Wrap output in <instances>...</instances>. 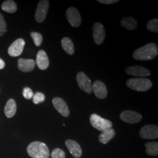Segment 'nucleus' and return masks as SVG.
<instances>
[{"label": "nucleus", "mask_w": 158, "mask_h": 158, "mask_svg": "<svg viewBox=\"0 0 158 158\" xmlns=\"http://www.w3.org/2000/svg\"><path fill=\"white\" fill-rule=\"evenodd\" d=\"M115 135V131L113 128H110L102 132L98 136V140L102 143L107 144L113 139Z\"/></svg>", "instance_id": "20"}, {"label": "nucleus", "mask_w": 158, "mask_h": 158, "mask_svg": "<svg viewBox=\"0 0 158 158\" xmlns=\"http://www.w3.org/2000/svg\"><path fill=\"white\" fill-rule=\"evenodd\" d=\"M36 63L40 70H46L49 67V60L45 51L41 50L38 52Z\"/></svg>", "instance_id": "17"}, {"label": "nucleus", "mask_w": 158, "mask_h": 158, "mask_svg": "<svg viewBox=\"0 0 158 158\" xmlns=\"http://www.w3.org/2000/svg\"><path fill=\"white\" fill-rule=\"evenodd\" d=\"M126 84L131 89L142 92H144L149 90L152 86L151 81L146 78L129 79L127 81Z\"/></svg>", "instance_id": "3"}, {"label": "nucleus", "mask_w": 158, "mask_h": 158, "mask_svg": "<svg viewBox=\"0 0 158 158\" xmlns=\"http://www.w3.org/2000/svg\"><path fill=\"white\" fill-rule=\"evenodd\" d=\"M52 158H65L66 154L62 149L60 148H55L51 153Z\"/></svg>", "instance_id": "26"}, {"label": "nucleus", "mask_w": 158, "mask_h": 158, "mask_svg": "<svg viewBox=\"0 0 158 158\" xmlns=\"http://www.w3.org/2000/svg\"><path fill=\"white\" fill-rule=\"evenodd\" d=\"M6 66L5 62H4L3 60H2L1 59H0V69H4Z\"/></svg>", "instance_id": "31"}, {"label": "nucleus", "mask_w": 158, "mask_h": 158, "mask_svg": "<svg viewBox=\"0 0 158 158\" xmlns=\"http://www.w3.org/2000/svg\"><path fill=\"white\" fill-rule=\"evenodd\" d=\"M139 136L143 139H153L158 138V126L155 125H147L142 128Z\"/></svg>", "instance_id": "7"}, {"label": "nucleus", "mask_w": 158, "mask_h": 158, "mask_svg": "<svg viewBox=\"0 0 158 158\" xmlns=\"http://www.w3.org/2000/svg\"><path fill=\"white\" fill-rule=\"evenodd\" d=\"M45 100V96L40 92H36L33 96V102L35 104H38L40 102H44Z\"/></svg>", "instance_id": "27"}, {"label": "nucleus", "mask_w": 158, "mask_h": 158, "mask_svg": "<svg viewBox=\"0 0 158 158\" xmlns=\"http://www.w3.org/2000/svg\"><path fill=\"white\" fill-rule=\"evenodd\" d=\"M125 72L129 75L136 77H147L151 75V72L147 68L139 66L128 67L126 68Z\"/></svg>", "instance_id": "13"}, {"label": "nucleus", "mask_w": 158, "mask_h": 158, "mask_svg": "<svg viewBox=\"0 0 158 158\" xmlns=\"http://www.w3.org/2000/svg\"><path fill=\"white\" fill-rule=\"evenodd\" d=\"M23 94L25 98H26L27 100H29L33 97L34 93L30 88L25 87L23 89Z\"/></svg>", "instance_id": "29"}, {"label": "nucleus", "mask_w": 158, "mask_h": 158, "mask_svg": "<svg viewBox=\"0 0 158 158\" xmlns=\"http://www.w3.org/2000/svg\"><path fill=\"white\" fill-rule=\"evenodd\" d=\"M93 39L97 45H101L104 42L106 36L105 29L102 23H94L93 28Z\"/></svg>", "instance_id": "10"}, {"label": "nucleus", "mask_w": 158, "mask_h": 158, "mask_svg": "<svg viewBox=\"0 0 158 158\" xmlns=\"http://www.w3.org/2000/svg\"><path fill=\"white\" fill-rule=\"evenodd\" d=\"M66 15L68 22L72 27L77 28L81 25V18L80 12L76 8L74 7L68 8L66 12Z\"/></svg>", "instance_id": "8"}, {"label": "nucleus", "mask_w": 158, "mask_h": 158, "mask_svg": "<svg viewBox=\"0 0 158 158\" xmlns=\"http://www.w3.org/2000/svg\"><path fill=\"white\" fill-rule=\"evenodd\" d=\"M25 42L23 39H18L8 48V54L12 57L19 56L23 53Z\"/></svg>", "instance_id": "12"}, {"label": "nucleus", "mask_w": 158, "mask_h": 158, "mask_svg": "<svg viewBox=\"0 0 158 158\" xmlns=\"http://www.w3.org/2000/svg\"><path fill=\"white\" fill-rule=\"evenodd\" d=\"M52 103L57 111L64 117H68L70 115V111L67 104L62 98L55 97L53 99Z\"/></svg>", "instance_id": "11"}, {"label": "nucleus", "mask_w": 158, "mask_h": 158, "mask_svg": "<svg viewBox=\"0 0 158 158\" xmlns=\"http://www.w3.org/2000/svg\"><path fill=\"white\" fill-rule=\"evenodd\" d=\"M93 91L95 96L100 99L106 98L107 96V89L104 83L100 80H96L93 83Z\"/></svg>", "instance_id": "14"}, {"label": "nucleus", "mask_w": 158, "mask_h": 158, "mask_svg": "<svg viewBox=\"0 0 158 158\" xmlns=\"http://www.w3.org/2000/svg\"><path fill=\"white\" fill-rule=\"evenodd\" d=\"M76 80L80 89L87 94L93 92V84L89 78L82 72H79L76 76Z\"/></svg>", "instance_id": "5"}, {"label": "nucleus", "mask_w": 158, "mask_h": 158, "mask_svg": "<svg viewBox=\"0 0 158 158\" xmlns=\"http://www.w3.org/2000/svg\"><path fill=\"white\" fill-rule=\"evenodd\" d=\"M65 145L74 158H81L82 156V149L77 142L72 139H68L65 141Z\"/></svg>", "instance_id": "15"}, {"label": "nucleus", "mask_w": 158, "mask_h": 158, "mask_svg": "<svg viewBox=\"0 0 158 158\" xmlns=\"http://www.w3.org/2000/svg\"><path fill=\"white\" fill-rule=\"evenodd\" d=\"M27 153L32 158H49V150L45 143L39 141H35L29 145Z\"/></svg>", "instance_id": "2"}, {"label": "nucleus", "mask_w": 158, "mask_h": 158, "mask_svg": "<svg viewBox=\"0 0 158 158\" xmlns=\"http://www.w3.org/2000/svg\"><path fill=\"white\" fill-rule=\"evenodd\" d=\"M1 8L4 11L12 14L17 11V4L14 1L7 0L3 2L1 6Z\"/></svg>", "instance_id": "22"}, {"label": "nucleus", "mask_w": 158, "mask_h": 158, "mask_svg": "<svg viewBox=\"0 0 158 158\" xmlns=\"http://www.w3.org/2000/svg\"><path fill=\"white\" fill-rule=\"evenodd\" d=\"M6 32V21L0 13V36H2Z\"/></svg>", "instance_id": "28"}, {"label": "nucleus", "mask_w": 158, "mask_h": 158, "mask_svg": "<svg viewBox=\"0 0 158 158\" xmlns=\"http://www.w3.org/2000/svg\"><path fill=\"white\" fill-rule=\"evenodd\" d=\"M158 19L157 18L150 20L147 23V28L152 32H158Z\"/></svg>", "instance_id": "24"}, {"label": "nucleus", "mask_w": 158, "mask_h": 158, "mask_svg": "<svg viewBox=\"0 0 158 158\" xmlns=\"http://www.w3.org/2000/svg\"><path fill=\"white\" fill-rule=\"evenodd\" d=\"M158 48L154 43H149L137 49L132 55L134 59L137 60H150L157 56Z\"/></svg>", "instance_id": "1"}, {"label": "nucleus", "mask_w": 158, "mask_h": 158, "mask_svg": "<svg viewBox=\"0 0 158 158\" xmlns=\"http://www.w3.org/2000/svg\"><path fill=\"white\" fill-rule=\"evenodd\" d=\"M121 25L127 30L132 31L137 28L138 23L135 19L133 17H125L121 19Z\"/></svg>", "instance_id": "19"}, {"label": "nucleus", "mask_w": 158, "mask_h": 158, "mask_svg": "<svg viewBox=\"0 0 158 158\" xmlns=\"http://www.w3.org/2000/svg\"><path fill=\"white\" fill-rule=\"evenodd\" d=\"M97 1L101 4L109 5V4H113L117 3L119 1L118 0H98Z\"/></svg>", "instance_id": "30"}, {"label": "nucleus", "mask_w": 158, "mask_h": 158, "mask_svg": "<svg viewBox=\"0 0 158 158\" xmlns=\"http://www.w3.org/2000/svg\"><path fill=\"white\" fill-rule=\"evenodd\" d=\"M49 6V1L48 0L40 1L38 4L35 13V19L38 23H41L44 21L47 15Z\"/></svg>", "instance_id": "6"}, {"label": "nucleus", "mask_w": 158, "mask_h": 158, "mask_svg": "<svg viewBox=\"0 0 158 158\" xmlns=\"http://www.w3.org/2000/svg\"><path fill=\"white\" fill-rule=\"evenodd\" d=\"M63 49L68 55H73L74 53V46L72 40L68 37L63 38L61 41Z\"/></svg>", "instance_id": "21"}, {"label": "nucleus", "mask_w": 158, "mask_h": 158, "mask_svg": "<svg viewBox=\"0 0 158 158\" xmlns=\"http://www.w3.org/2000/svg\"><path fill=\"white\" fill-rule=\"evenodd\" d=\"M141 115L131 110H125L123 111L120 114V118L125 123L128 124H136L141 121Z\"/></svg>", "instance_id": "9"}, {"label": "nucleus", "mask_w": 158, "mask_h": 158, "mask_svg": "<svg viewBox=\"0 0 158 158\" xmlns=\"http://www.w3.org/2000/svg\"><path fill=\"white\" fill-rule=\"evenodd\" d=\"M90 122L91 125L96 130L104 131L105 130L112 128L113 123L110 120L103 118L100 115L93 114L90 117Z\"/></svg>", "instance_id": "4"}, {"label": "nucleus", "mask_w": 158, "mask_h": 158, "mask_svg": "<svg viewBox=\"0 0 158 158\" xmlns=\"http://www.w3.org/2000/svg\"><path fill=\"white\" fill-rule=\"evenodd\" d=\"M17 112V104L14 99H10L4 108V113L8 118L13 117Z\"/></svg>", "instance_id": "18"}, {"label": "nucleus", "mask_w": 158, "mask_h": 158, "mask_svg": "<svg viewBox=\"0 0 158 158\" xmlns=\"http://www.w3.org/2000/svg\"><path fill=\"white\" fill-rule=\"evenodd\" d=\"M36 63L33 59H19L18 62V68L23 72L32 71L35 67Z\"/></svg>", "instance_id": "16"}, {"label": "nucleus", "mask_w": 158, "mask_h": 158, "mask_svg": "<svg viewBox=\"0 0 158 158\" xmlns=\"http://www.w3.org/2000/svg\"><path fill=\"white\" fill-rule=\"evenodd\" d=\"M31 35L32 40H34V44H35V45L36 46H40L42 43V40H43L42 35L38 32H31Z\"/></svg>", "instance_id": "25"}, {"label": "nucleus", "mask_w": 158, "mask_h": 158, "mask_svg": "<svg viewBox=\"0 0 158 158\" xmlns=\"http://www.w3.org/2000/svg\"><path fill=\"white\" fill-rule=\"evenodd\" d=\"M146 152L149 156H157L158 155V143L157 142L145 143Z\"/></svg>", "instance_id": "23"}]
</instances>
